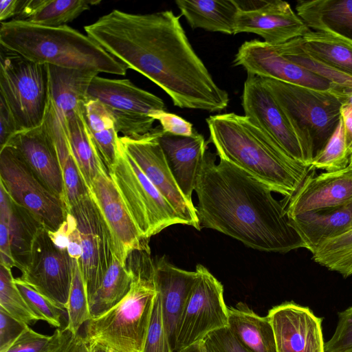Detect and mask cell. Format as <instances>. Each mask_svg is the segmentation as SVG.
Segmentation results:
<instances>
[{
    "label": "cell",
    "instance_id": "obj_1",
    "mask_svg": "<svg viewBox=\"0 0 352 352\" xmlns=\"http://www.w3.org/2000/svg\"><path fill=\"white\" fill-rule=\"evenodd\" d=\"M171 10L139 14L113 10L84 27L89 37L142 74L180 108L220 112L228 92L214 81Z\"/></svg>",
    "mask_w": 352,
    "mask_h": 352
},
{
    "label": "cell",
    "instance_id": "obj_2",
    "mask_svg": "<svg viewBox=\"0 0 352 352\" xmlns=\"http://www.w3.org/2000/svg\"><path fill=\"white\" fill-rule=\"evenodd\" d=\"M206 151L195 190L200 230L210 228L254 250L285 253L305 245L286 206L272 190L236 166Z\"/></svg>",
    "mask_w": 352,
    "mask_h": 352
},
{
    "label": "cell",
    "instance_id": "obj_3",
    "mask_svg": "<svg viewBox=\"0 0 352 352\" xmlns=\"http://www.w3.org/2000/svg\"><path fill=\"white\" fill-rule=\"evenodd\" d=\"M206 122L209 142L214 146L220 159L252 175L287 200L311 170L289 157L245 116L218 114L208 118Z\"/></svg>",
    "mask_w": 352,
    "mask_h": 352
},
{
    "label": "cell",
    "instance_id": "obj_4",
    "mask_svg": "<svg viewBox=\"0 0 352 352\" xmlns=\"http://www.w3.org/2000/svg\"><path fill=\"white\" fill-rule=\"evenodd\" d=\"M0 45L42 65L116 75L127 70L94 39L68 25L1 22Z\"/></svg>",
    "mask_w": 352,
    "mask_h": 352
},
{
    "label": "cell",
    "instance_id": "obj_5",
    "mask_svg": "<svg viewBox=\"0 0 352 352\" xmlns=\"http://www.w3.org/2000/svg\"><path fill=\"white\" fill-rule=\"evenodd\" d=\"M126 266L133 278L129 292L114 307L87 322L85 336L113 352H142L157 295L149 248L133 251Z\"/></svg>",
    "mask_w": 352,
    "mask_h": 352
},
{
    "label": "cell",
    "instance_id": "obj_6",
    "mask_svg": "<svg viewBox=\"0 0 352 352\" xmlns=\"http://www.w3.org/2000/svg\"><path fill=\"white\" fill-rule=\"evenodd\" d=\"M261 79L289 120L302 148L305 163L310 167L339 123L341 102L332 91L271 78Z\"/></svg>",
    "mask_w": 352,
    "mask_h": 352
},
{
    "label": "cell",
    "instance_id": "obj_7",
    "mask_svg": "<svg viewBox=\"0 0 352 352\" xmlns=\"http://www.w3.org/2000/svg\"><path fill=\"white\" fill-rule=\"evenodd\" d=\"M0 98L20 131L43 122L48 103V65L34 63L0 45Z\"/></svg>",
    "mask_w": 352,
    "mask_h": 352
},
{
    "label": "cell",
    "instance_id": "obj_8",
    "mask_svg": "<svg viewBox=\"0 0 352 352\" xmlns=\"http://www.w3.org/2000/svg\"><path fill=\"white\" fill-rule=\"evenodd\" d=\"M107 170L143 239L148 241L172 225H186L120 141L117 160Z\"/></svg>",
    "mask_w": 352,
    "mask_h": 352
},
{
    "label": "cell",
    "instance_id": "obj_9",
    "mask_svg": "<svg viewBox=\"0 0 352 352\" xmlns=\"http://www.w3.org/2000/svg\"><path fill=\"white\" fill-rule=\"evenodd\" d=\"M87 99L100 102L113 118L123 137L138 139L153 131V116L166 111L164 101L136 87L129 79H111L98 76L90 82Z\"/></svg>",
    "mask_w": 352,
    "mask_h": 352
},
{
    "label": "cell",
    "instance_id": "obj_10",
    "mask_svg": "<svg viewBox=\"0 0 352 352\" xmlns=\"http://www.w3.org/2000/svg\"><path fill=\"white\" fill-rule=\"evenodd\" d=\"M0 185L15 204L30 212L48 231H56L65 221L67 211L63 199L8 145L0 148Z\"/></svg>",
    "mask_w": 352,
    "mask_h": 352
},
{
    "label": "cell",
    "instance_id": "obj_11",
    "mask_svg": "<svg viewBox=\"0 0 352 352\" xmlns=\"http://www.w3.org/2000/svg\"><path fill=\"white\" fill-rule=\"evenodd\" d=\"M179 321L173 351L179 352L203 341L211 332L228 326V309L222 284L201 264Z\"/></svg>",
    "mask_w": 352,
    "mask_h": 352
},
{
    "label": "cell",
    "instance_id": "obj_12",
    "mask_svg": "<svg viewBox=\"0 0 352 352\" xmlns=\"http://www.w3.org/2000/svg\"><path fill=\"white\" fill-rule=\"evenodd\" d=\"M76 219L82 243L80 266L89 303L98 289L114 255L108 226L89 193L67 210Z\"/></svg>",
    "mask_w": 352,
    "mask_h": 352
},
{
    "label": "cell",
    "instance_id": "obj_13",
    "mask_svg": "<svg viewBox=\"0 0 352 352\" xmlns=\"http://www.w3.org/2000/svg\"><path fill=\"white\" fill-rule=\"evenodd\" d=\"M74 260L57 248L48 230L40 228L33 240L28 264L20 277L66 309L73 277Z\"/></svg>",
    "mask_w": 352,
    "mask_h": 352
},
{
    "label": "cell",
    "instance_id": "obj_14",
    "mask_svg": "<svg viewBox=\"0 0 352 352\" xmlns=\"http://www.w3.org/2000/svg\"><path fill=\"white\" fill-rule=\"evenodd\" d=\"M238 12L234 34H256L276 45L302 37L310 29L290 6L280 0L236 1Z\"/></svg>",
    "mask_w": 352,
    "mask_h": 352
},
{
    "label": "cell",
    "instance_id": "obj_15",
    "mask_svg": "<svg viewBox=\"0 0 352 352\" xmlns=\"http://www.w3.org/2000/svg\"><path fill=\"white\" fill-rule=\"evenodd\" d=\"M127 154L162 195L175 209L186 225L200 230L196 208L189 202L179 188L158 143L155 131L138 139L120 137Z\"/></svg>",
    "mask_w": 352,
    "mask_h": 352
},
{
    "label": "cell",
    "instance_id": "obj_16",
    "mask_svg": "<svg viewBox=\"0 0 352 352\" xmlns=\"http://www.w3.org/2000/svg\"><path fill=\"white\" fill-rule=\"evenodd\" d=\"M110 231L114 255L123 265L135 250L149 248L141 236L107 168L104 166L88 188Z\"/></svg>",
    "mask_w": 352,
    "mask_h": 352
},
{
    "label": "cell",
    "instance_id": "obj_17",
    "mask_svg": "<svg viewBox=\"0 0 352 352\" xmlns=\"http://www.w3.org/2000/svg\"><path fill=\"white\" fill-rule=\"evenodd\" d=\"M241 104L244 116L274 139L289 157L307 166L302 148L289 120L261 77L248 74Z\"/></svg>",
    "mask_w": 352,
    "mask_h": 352
},
{
    "label": "cell",
    "instance_id": "obj_18",
    "mask_svg": "<svg viewBox=\"0 0 352 352\" xmlns=\"http://www.w3.org/2000/svg\"><path fill=\"white\" fill-rule=\"evenodd\" d=\"M233 63L248 74L325 91H333L334 85L278 53L264 41H245L239 48Z\"/></svg>",
    "mask_w": 352,
    "mask_h": 352
},
{
    "label": "cell",
    "instance_id": "obj_19",
    "mask_svg": "<svg viewBox=\"0 0 352 352\" xmlns=\"http://www.w3.org/2000/svg\"><path fill=\"white\" fill-rule=\"evenodd\" d=\"M267 317L273 328L277 352H325L322 318L292 301L271 308Z\"/></svg>",
    "mask_w": 352,
    "mask_h": 352
},
{
    "label": "cell",
    "instance_id": "obj_20",
    "mask_svg": "<svg viewBox=\"0 0 352 352\" xmlns=\"http://www.w3.org/2000/svg\"><path fill=\"white\" fill-rule=\"evenodd\" d=\"M352 203V166L317 176L308 175L288 200V217Z\"/></svg>",
    "mask_w": 352,
    "mask_h": 352
},
{
    "label": "cell",
    "instance_id": "obj_21",
    "mask_svg": "<svg viewBox=\"0 0 352 352\" xmlns=\"http://www.w3.org/2000/svg\"><path fill=\"white\" fill-rule=\"evenodd\" d=\"M6 145L16 149L45 185L63 199L61 165L53 138L44 120L36 128L19 132Z\"/></svg>",
    "mask_w": 352,
    "mask_h": 352
},
{
    "label": "cell",
    "instance_id": "obj_22",
    "mask_svg": "<svg viewBox=\"0 0 352 352\" xmlns=\"http://www.w3.org/2000/svg\"><path fill=\"white\" fill-rule=\"evenodd\" d=\"M171 173L182 194L190 203L197 176L207 151L204 136L194 130L190 136L175 135L155 128Z\"/></svg>",
    "mask_w": 352,
    "mask_h": 352
},
{
    "label": "cell",
    "instance_id": "obj_23",
    "mask_svg": "<svg viewBox=\"0 0 352 352\" xmlns=\"http://www.w3.org/2000/svg\"><path fill=\"white\" fill-rule=\"evenodd\" d=\"M155 283L160 298L164 327L173 350L180 318L197 277L170 263L165 256L154 260Z\"/></svg>",
    "mask_w": 352,
    "mask_h": 352
},
{
    "label": "cell",
    "instance_id": "obj_24",
    "mask_svg": "<svg viewBox=\"0 0 352 352\" xmlns=\"http://www.w3.org/2000/svg\"><path fill=\"white\" fill-rule=\"evenodd\" d=\"M305 248L313 253L322 243L352 230V203L288 217Z\"/></svg>",
    "mask_w": 352,
    "mask_h": 352
},
{
    "label": "cell",
    "instance_id": "obj_25",
    "mask_svg": "<svg viewBox=\"0 0 352 352\" xmlns=\"http://www.w3.org/2000/svg\"><path fill=\"white\" fill-rule=\"evenodd\" d=\"M48 104L60 118H67L87 101V91L98 73L48 65Z\"/></svg>",
    "mask_w": 352,
    "mask_h": 352
},
{
    "label": "cell",
    "instance_id": "obj_26",
    "mask_svg": "<svg viewBox=\"0 0 352 352\" xmlns=\"http://www.w3.org/2000/svg\"><path fill=\"white\" fill-rule=\"evenodd\" d=\"M296 10L310 30L352 43V0L299 1Z\"/></svg>",
    "mask_w": 352,
    "mask_h": 352
},
{
    "label": "cell",
    "instance_id": "obj_27",
    "mask_svg": "<svg viewBox=\"0 0 352 352\" xmlns=\"http://www.w3.org/2000/svg\"><path fill=\"white\" fill-rule=\"evenodd\" d=\"M0 218L8 226L12 257L21 272L26 268L34 236L42 224L27 210L15 204L0 185Z\"/></svg>",
    "mask_w": 352,
    "mask_h": 352
},
{
    "label": "cell",
    "instance_id": "obj_28",
    "mask_svg": "<svg viewBox=\"0 0 352 352\" xmlns=\"http://www.w3.org/2000/svg\"><path fill=\"white\" fill-rule=\"evenodd\" d=\"M175 3L192 28L234 34L239 10L235 0H177Z\"/></svg>",
    "mask_w": 352,
    "mask_h": 352
},
{
    "label": "cell",
    "instance_id": "obj_29",
    "mask_svg": "<svg viewBox=\"0 0 352 352\" xmlns=\"http://www.w3.org/2000/svg\"><path fill=\"white\" fill-rule=\"evenodd\" d=\"M228 327L252 352H277L272 326L267 316L261 317L246 304L229 307Z\"/></svg>",
    "mask_w": 352,
    "mask_h": 352
},
{
    "label": "cell",
    "instance_id": "obj_30",
    "mask_svg": "<svg viewBox=\"0 0 352 352\" xmlns=\"http://www.w3.org/2000/svg\"><path fill=\"white\" fill-rule=\"evenodd\" d=\"M100 3V1L85 0L21 1L18 14L13 20L47 27L67 25L91 6Z\"/></svg>",
    "mask_w": 352,
    "mask_h": 352
},
{
    "label": "cell",
    "instance_id": "obj_31",
    "mask_svg": "<svg viewBox=\"0 0 352 352\" xmlns=\"http://www.w3.org/2000/svg\"><path fill=\"white\" fill-rule=\"evenodd\" d=\"M83 106L67 118V133L72 156L82 180L89 188L105 165L89 131L83 116Z\"/></svg>",
    "mask_w": 352,
    "mask_h": 352
},
{
    "label": "cell",
    "instance_id": "obj_32",
    "mask_svg": "<svg viewBox=\"0 0 352 352\" xmlns=\"http://www.w3.org/2000/svg\"><path fill=\"white\" fill-rule=\"evenodd\" d=\"M83 116L94 143L108 169L116 163L120 149L115 122L102 104L95 100L87 99L83 106Z\"/></svg>",
    "mask_w": 352,
    "mask_h": 352
},
{
    "label": "cell",
    "instance_id": "obj_33",
    "mask_svg": "<svg viewBox=\"0 0 352 352\" xmlns=\"http://www.w3.org/2000/svg\"><path fill=\"white\" fill-rule=\"evenodd\" d=\"M301 44L312 57L352 78V43L331 34L309 30Z\"/></svg>",
    "mask_w": 352,
    "mask_h": 352
},
{
    "label": "cell",
    "instance_id": "obj_34",
    "mask_svg": "<svg viewBox=\"0 0 352 352\" xmlns=\"http://www.w3.org/2000/svg\"><path fill=\"white\" fill-rule=\"evenodd\" d=\"M132 275L126 265L113 255L100 286L89 302L92 316L96 317L120 302L129 292Z\"/></svg>",
    "mask_w": 352,
    "mask_h": 352
},
{
    "label": "cell",
    "instance_id": "obj_35",
    "mask_svg": "<svg viewBox=\"0 0 352 352\" xmlns=\"http://www.w3.org/2000/svg\"><path fill=\"white\" fill-rule=\"evenodd\" d=\"M272 46L278 53L287 59L331 82L336 88L332 92L338 93L352 89V78L309 55L301 44V37Z\"/></svg>",
    "mask_w": 352,
    "mask_h": 352
},
{
    "label": "cell",
    "instance_id": "obj_36",
    "mask_svg": "<svg viewBox=\"0 0 352 352\" xmlns=\"http://www.w3.org/2000/svg\"><path fill=\"white\" fill-rule=\"evenodd\" d=\"M313 259L344 277L352 275V230L320 244L312 253Z\"/></svg>",
    "mask_w": 352,
    "mask_h": 352
},
{
    "label": "cell",
    "instance_id": "obj_37",
    "mask_svg": "<svg viewBox=\"0 0 352 352\" xmlns=\"http://www.w3.org/2000/svg\"><path fill=\"white\" fill-rule=\"evenodd\" d=\"M14 279L11 268L0 264V308L28 326L41 320L28 305Z\"/></svg>",
    "mask_w": 352,
    "mask_h": 352
},
{
    "label": "cell",
    "instance_id": "obj_38",
    "mask_svg": "<svg viewBox=\"0 0 352 352\" xmlns=\"http://www.w3.org/2000/svg\"><path fill=\"white\" fill-rule=\"evenodd\" d=\"M67 327L78 333L81 326L92 318L79 260H74L73 277L66 306Z\"/></svg>",
    "mask_w": 352,
    "mask_h": 352
},
{
    "label": "cell",
    "instance_id": "obj_39",
    "mask_svg": "<svg viewBox=\"0 0 352 352\" xmlns=\"http://www.w3.org/2000/svg\"><path fill=\"white\" fill-rule=\"evenodd\" d=\"M351 153L348 150L342 118L322 150L315 156L311 169L336 171L346 168L349 164Z\"/></svg>",
    "mask_w": 352,
    "mask_h": 352
},
{
    "label": "cell",
    "instance_id": "obj_40",
    "mask_svg": "<svg viewBox=\"0 0 352 352\" xmlns=\"http://www.w3.org/2000/svg\"><path fill=\"white\" fill-rule=\"evenodd\" d=\"M14 282L28 305L41 320L54 327L61 328L62 317L66 309L41 294L20 277L14 278Z\"/></svg>",
    "mask_w": 352,
    "mask_h": 352
},
{
    "label": "cell",
    "instance_id": "obj_41",
    "mask_svg": "<svg viewBox=\"0 0 352 352\" xmlns=\"http://www.w3.org/2000/svg\"><path fill=\"white\" fill-rule=\"evenodd\" d=\"M142 352H174L164 327L158 292Z\"/></svg>",
    "mask_w": 352,
    "mask_h": 352
},
{
    "label": "cell",
    "instance_id": "obj_42",
    "mask_svg": "<svg viewBox=\"0 0 352 352\" xmlns=\"http://www.w3.org/2000/svg\"><path fill=\"white\" fill-rule=\"evenodd\" d=\"M56 341V331L52 336H45L28 326L8 347L1 352H52Z\"/></svg>",
    "mask_w": 352,
    "mask_h": 352
},
{
    "label": "cell",
    "instance_id": "obj_43",
    "mask_svg": "<svg viewBox=\"0 0 352 352\" xmlns=\"http://www.w3.org/2000/svg\"><path fill=\"white\" fill-rule=\"evenodd\" d=\"M325 352H352V307L339 313L332 337L324 343Z\"/></svg>",
    "mask_w": 352,
    "mask_h": 352
},
{
    "label": "cell",
    "instance_id": "obj_44",
    "mask_svg": "<svg viewBox=\"0 0 352 352\" xmlns=\"http://www.w3.org/2000/svg\"><path fill=\"white\" fill-rule=\"evenodd\" d=\"M205 339L216 352H252L238 340L228 327L211 332Z\"/></svg>",
    "mask_w": 352,
    "mask_h": 352
},
{
    "label": "cell",
    "instance_id": "obj_45",
    "mask_svg": "<svg viewBox=\"0 0 352 352\" xmlns=\"http://www.w3.org/2000/svg\"><path fill=\"white\" fill-rule=\"evenodd\" d=\"M55 331L57 341L52 352H92L90 342L85 336L72 333L67 326Z\"/></svg>",
    "mask_w": 352,
    "mask_h": 352
},
{
    "label": "cell",
    "instance_id": "obj_46",
    "mask_svg": "<svg viewBox=\"0 0 352 352\" xmlns=\"http://www.w3.org/2000/svg\"><path fill=\"white\" fill-rule=\"evenodd\" d=\"M28 327L0 308V352L8 347Z\"/></svg>",
    "mask_w": 352,
    "mask_h": 352
},
{
    "label": "cell",
    "instance_id": "obj_47",
    "mask_svg": "<svg viewBox=\"0 0 352 352\" xmlns=\"http://www.w3.org/2000/svg\"><path fill=\"white\" fill-rule=\"evenodd\" d=\"M161 124L162 131L175 135L190 136L195 129L192 124L176 114L160 111L153 116Z\"/></svg>",
    "mask_w": 352,
    "mask_h": 352
},
{
    "label": "cell",
    "instance_id": "obj_48",
    "mask_svg": "<svg viewBox=\"0 0 352 352\" xmlns=\"http://www.w3.org/2000/svg\"><path fill=\"white\" fill-rule=\"evenodd\" d=\"M20 132L16 121L6 102L0 98V148Z\"/></svg>",
    "mask_w": 352,
    "mask_h": 352
},
{
    "label": "cell",
    "instance_id": "obj_49",
    "mask_svg": "<svg viewBox=\"0 0 352 352\" xmlns=\"http://www.w3.org/2000/svg\"><path fill=\"white\" fill-rule=\"evenodd\" d=\"M67 217L69 221V232L67 251L73 260H80L82 256V243L80 232L75 218L69 212Z\"/></svg>",
    "mask_w": 352,
    "mask_h": 352
},
{
    "label": "cell",
    "instance_id": "obj_50",
    "mask_svg": "<svg viewBox=\"0 0 352 352\" xmlns=\"http://www.w3.org/2000/svg\"><path fill=\"white\" fill-rule=\"evenodd\" d=\"M345 140L350 153L352 151V106L344 104L341 107Z\"/></svg>",
    "mask_w": 352,
    "mask_h": 352
},
{
    "label": "cell",
    "instance_id": "obj_51",
    "mask_svg": "<svg viewBox=\"0 0 352 352\" xmlns=\"http://www.w3.org/2000/svg\"><path fill=\"white\" fill-rule=\"evenodd\" d=\"M21 0H1L0 1V21L14 19L18 14Z\"/></svg>",
    "mask_w": 352,
    "mask_h": 352
},
{
    "label": "cell",
    "instance_id": "obj_52",
    "mask_svg": "<svg viewBox=\"0 0 352 352\" xmlns=\"http://www.w3.org/2000/svg\"><path fill=\"white\" fill-rule=\"evenodd\" d=\"M202 342V341H201ZM190 346L179 352H203L202 342Z\"/></svg>",
    "mask_w": 352,
    "mask_h": 352
},
{
    "label": "cell",
    "instance_id": "obj_53",
    "mask_svg": "<svg viewBox=\"0 0 352 352\" xmlns=\"http://www.w3.org/2000/svg\"><path fill=\"white\" fill-rule=\"evenodd\" d=\"M90 344L92 352H113L98 343L90 342Z\"/></svg>",
    "mask_w": 352,
    "mask_h": 352
},
{
    "label": "cell",
    "instance_id": "obj_54",
    "mask_svg": "<svg viewBox=\"0 0 352 352\" xmlns=\"http://www.w3.org/2000/svg\"><path fill=\"white\" fill-rule=\"evenodd\" d=\"M349 165L351 166H352V151H351V155H350V158H349Z\"/></svg>",
    "mask_w": 352,
    "mask_h": 352
}]
</instances>
